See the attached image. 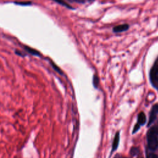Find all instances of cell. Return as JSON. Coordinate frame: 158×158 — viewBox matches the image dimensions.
Segmentation results:
<instances>
[{"label":"cell","instance_id":"13","mask_svg":"<svg viewBox=\"0 0 158 158\" xmlns=\"http://www.w3.org/2000/svg\"><path fill=\"white\" fill-rule=\"evenodd\" d=\"M123 158H127V157H123Z\"/></svg>","mask_w":158,"mask_h":158},{"label":"cell","instance_id":"4","mask_svg":"<svg viewBox=\"0 0 158 158\" xmlns=\"http://www.w3.org/2000/svg\"><path fill=\"white\" fill-rule=\"evenodd\" d=\"M158 114V104H155L152 107L150 112L148 125H150L156 118V117Z\"/></svg>","mask_w":158,"mask_h":158},{"label":"cell","instance_id":"6","mask_svg":"<svg viewBox=\"0 0 158 158\" xmlns=\"http://www.w3.org/2000/svg\"><path fill=\"white\" fill-rule=\"evenodd\" d=\"M119 141H120V134L119 132H117L114 137V139L113 140V143H112V151H115L117 149L118 144H119Z\"/></svg>","mask_w":158,"mask_h":158},{"label":"cell","instance_id":"8","mask_svg":"<svg viewBox=\"0 0 158 158\" xmlns=\"http://www.w3.org/2000/svg\"><path fill=\"white\" fill-rule=\"evenodd\" d=\"M98 83H99V80H98V78L97 76H94V78H93V84L94 85L95 87H97L98 85Z\"/></svg>","mask_w":158,"mask_h":158},{"label":"cell","instance_id":"5","mask_svg":"<svg viewBox=\"0 0 158 158\" xmlns=\"http://www.w3.org/2000/svg\"><path fill=\"white\" fill-rule=\"evenodd\" d=\"M129 26L127 24H123V25H117L116 27H115L113 28V31L115 33H118V32H122L123 31H126L127 30H128Z\"/></svg>","mask_w":158,"mask_h":158},{"label":"cell","instance_id":"10","mask_svg":"<svg viewBox=\"0 0 158 158\" xmlns=\"http://www.w3.org/2000/svg\"><path fill=\"white\" fill-rule=\"evenodd\" d=\"M138 153V149L135 148H131V151H130V154L131 155H136Z\"/></svg>","mask_w":158,"mask_h":158},{"label":"cell","instance_id":"7","mask_svg":"<svg viewBox=\"0 0 158 158\" xmlns=\"http://www.w3.org/2000/svg\"><path fill=\"white\" fill-rule=\"evenodd\" d=\"M25 49L30 53L33 54V55H35V56H40V54L39 53L38 51L33 49H31V48H29V47H27V46H25Z\"/></svg>","mask_w":158,"mask_h":158},{"label":"cell","instance_id":"1","mask_svg":"<svg viewBox=\"0 0 158 158\" xmlns=\"http://www.w3.org/2000/svg\"><path fill=\"white\" fill-rule=\"evenodd\" d=\"M147 143L149 149L155 151L158 148V128L152 127L147 133Z\"/></svg>","mask_w":158,"mask_h":158},{"label":"cell","instance_id":"9","mask_svg":"<svg viewBox=\"0 0 158 158\" xmlns=\"http://www.w3.org/2000/svg\"><path fill=\"white\" fill-rule=\"evenodd\" d=\"M146 158H158V156L154 153H149L148 154Z\"/></svg>","mask_w":158,"mask_h":158},{"label":"cell","instance_id":"11","mask_svg":"<svg viewBox=\"0 0 158 158\" xmlns=\"http://www.w3.org/2000/svg\"><path fill=\"white\" fill-rule=\"evenodd\" d=\"M70 1H75L77 2H84L85 1H92L93 0H69Z\"/></svg>","mask_w":158,"mask_h":158},{"label":"cell","instance_id":"2","mask_svg":"<svg viewBox=\"0 0 158 158\" xmlns=\"http://www.w3.org/2000/svg\"><path fill=\"white\" fill-rule=\"evenodd\" d=\"M150 77L152 83L155 87L158 86V66L157 65L152 68L150 73Z\"/></svg>","mask_w":158,"mask_h":158},{"label":"cell","instance_id":"3","mask_svg":"<svg viewBox=\"0 0 158 158\" xmlns=\"http://www.w3.org/2000/svg\"><path fill=\"white\" fill-rule=\"evenodd\" d=\"M146 115L143 112H141L139 113L138 115V120H137V123L135 125L133 133H135L136 131H138V130L140 126L143 125L146 123Z\"/></svg>","mask_w":158,"mask_h":158},{"label":"cell","instance_id":"12","mask_svg":"<svg viewBox=\"0 0 158 158\" xmlns=\"http://www.w3.org/2000/svg\"><path fill=\"white\" fill-rule=\"evenodd\" d=\"M56 1H57V2H58L59 3H60V4H62V5H64V6H67V7H70L69 6H68L67 4H65V3H64V2H63L62 1H61V0H55Z\"/></svg>","mask_w":158,"mask_h":158}]
</instances>
